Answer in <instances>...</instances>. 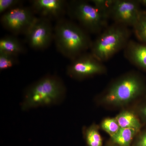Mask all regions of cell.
<instances>
[{
  "mask_svg": "<svg viewBox=\"0 0 146 146\" xmlns=\"http://www.w3.org/2000/svg\"><path fill=\"white\" fill-rule=\"evenodd\" d=\"M143 112L144 115L146 116V108H144V109H143Z\"/></svg>",
  "mask_w": 146,
  "mask_h": 146,
  "instance_id": "obj_23",
  "label": "cell"
},
{
  "mask_svg": "<svg viewBox=\"0 0 146 146\" xmlns=\"http://www.w3.org/2000/svg\"><path fill=\"white\" fill-rule=\"evenodd\" d=\"M137 146H146V133L140 138L137 143Z\"/></svg>",
  "mask_w": 146,
  "mask_h": 146,
  "instance_id": "obj_21",
  "label": "cell"
},
{
  "mask_svg": "<svg viewBox=\"0 0 146 146\" xmlns=\"http://www.w3.org/2000/svg\"><path fill=\"white\" fill-rule=\"evenodd\" d=\"M86 138L89 146H102V141L96 129L91 127L86 131Z\"/></svg>",
  "mask_w": 146,
  "mask_h": 146,
  "instance_id": "obj_18",
  "label": "cell"
},
{
  "mask_svg": "<svg viewBox=\"0 0 146 146\" xmlns=\"http://www.w3.org/2000/svg\"><path fill=\"white\" fill-rule=\"evenodd\" d=\"M124 55L131 64L146 70V44L130 40L124 49Z\"/></svg>",
  "mask_w": 146,
  "mask_h": 146,
  "instance_id": "obj_11",
  "label": "cell"
},
{
  "mask_svg": "<svg viewBox=\"0 0 146 146\" xmlns=\"http://www.w3.org/2000/svg\"><path fill=\"white\" fill-rule=\"evenodd\" d=\"M102 127L111 137L116 134L120 128L116 119H106L103 122Z\"/></svg>",
  "mask_w": 146,
  "mask_h": 146,
  "instance_id": "obj_19",
  "label": "cell"
},
{
  "mask_svg": "<svg viewBox=\"0 0 146 146\" xmlns=\"http://www.w3.org/2000/svg\"><path fill=\"white\" fill-rule=\"evenodd\" d=\"M143 83L138 76L131 74L113 84L105 97L107 102L120 104L129 101L141 93Z\"/></svg>",
  "mask_w": 146,
  "mask_h": 146,
  "instance_id": "obj_5",
  "label": "cell"
},
{
  "mask_svg": "<svg viewBox=\"0 0 146 146\" xmlns=\"http://www.w3.org/2000/svg\"><path fill=\"white\" fill-rule=\"evenodd\" d=\"M25 35L32 49L42 50L49 46L54 40V27L50 20L37 17Z\"/></svg>",
  "mask_w": 146,
  "mask_h": 146,
  "instance_id": "obj_7",
  "label": "cell"
},
{
  "mask_svg": "<svg viewBox=\"0 0 146 146\" xmlns=\"http://www.w3.org/2000/svg\"><path fill=\"white\" fill-rule=\"evenodd\" d=\"M65 93V86L60 78L51 75L44 76L25 90L22 109L57 104L63 100Z\"/></svg>",
  "mask_w": 146,
  "mask_h": 146,
  "instance_id": "obj_2",
  "label": "cell"
},
{
  "mask_svg": "<svg viewBox=\"0 0 146 146\" xmlns=\"http://www.w3.org/2000/svg\"><path fill=\"white\" fill-rule=\"evenodd\" d=\"M106 71V68L103 63L98 60L91 52H87L71 60L67 68L68 75L79 79L102 74Z\"/></svg>",
  "mask_w": 146,
  "mask_h": 146,
  "instance_id": "obj_8",
  "label": "cell"
},
{
  "mask_svg": "<svg viewBox=\"0 0 146 146\" xmlns=\"http://www.w3.org/2000/svg\"><path fill=\"white\" fill-rule=\"evenodd\" d=\"M67 13L88 33L100 34L108 26V18L88 1L68 2Z\"/></svg>",
  "mask_w": 146,
  "mask_h": 146,
  "instance_id": "obj_4",
  "label": "cell"
},
{
  "mask_svg": "<svg viewBox=\"0 0 146 146\" xmlns=\"http://www.w3.org/2000/svg\"><path fill=\"white\" fill-rule=\"evenodd\" d=\"M138 131L134 129L121 128L117 132L111 136L112 141L121 146H130L131 142Z\"/></svg>",
  "mask_w": 146,
  "mask_h": 146,
  "instance_id": "obj_13",
  "label": "cell"
},
{
  "mask_svg": "<svg viewBox=\"0 0 146 146\" xmlns=\"http://www.w3.org/2000/svg\"><path fill=\"white\" fill-rule=\"evenodd\" d=\"M115 119L121 128L134 129L138 131L141 127V124L138 119L131 112H123Z\"/></svg>",
  "mask_w": 146,
  "mask_h": 146,
  "instance_id": "obj_14",
  "label": "cell"
},
{
  "mask_svg": "<svg viewBox=\"0 0 146 146\" xmlns=\"http://www.w3.org/2000/svg\"><path fill=\"white\" fill-rule=\"evenodd\" d=\"M20 0H0V13L3 14L9 11L22 6Z\"/></svg>",
  "mask_w": 146,
  "mask_h": 146,
  "instance_id": "obj_20",
  "label": "cell"
},
{
  "mask_svg": "<svg viewBox=\"0 0 146 146\" xmlns=\"http://www.w3.org/2000/svg\"><path fill=\"white\" fill-rule=\"evenodd\" d=\"M138 1L141 5L146 7V0H138Z\"/></svg>",
  "mask_w": 146,
  "mask_h": 146,
  "instance_id": "obj_22",
  "label": "cell"
},
{
  "mask_svg": "<svg viewBox=\"0 0 146 146\" xmlns=\"http://www.w3.org/2000/svg\"><path fill=\"white\" fill-rule=\"evenodd\" d=\"M18 56L7 53L0 52V70H5L18 64Z\"/></svg>",
  "mask_w": 146,
  "mask_h": 146,
  "instance_id": "obj_17",
  "label": "cell"
},
{
  "mask_svg": "<svg viewBox=\"0 0 146 146\" xmlns=\"http://www.w3.org/2000/svg\"><path fill=\"white\" fill-rule=\"evenodd\" d=\"M115 1V0H91L89 1L109 19Z\"/></svg>",
  "mask_w": 146,
  "mask_h": 146,
  "instance_id": "obj_16",
  "label": "cell"
},
{
  "mask_svg": "<svg viewBox=\"0 0 146 146\" xmlns=\"http://www.w3.org/2000/svg\"><path fill=\"white\" fill-rule=\"evenodd\" d=\"M131 32L128 27L112 24L108 26L92 42L91 53L100 62L107 61L122 50L130 41Z\"/></svg>",
  "mask_w": 146,
  "mask_h": 146,
  "instance_id": "obj_3",
  "label": "cell"
},
{
  "mask_svg": "<svg viewBox=\"0 0 146 146\" xmlns=\"http://www.w3.org/2000/svg\"><path fill=\"white\" fill-rule=\"evenodd\" d=\"M54 40L57 50L71 60L90 49L93 42L83 28L64 18L56 21Z\"/></svg>",
  "mask_w": 146,
  "mask_h": 146,
  "instance_id": "obj_1",
  "label": "cell"
},
{
  "mask_svg": "<svg viewBox=\"0 0 146 146\" xmlns=\"http://www.w3.org/2000/svg\"><path fill=\"white\" fill-rule=\"evenodd\" d=\"M133 27L136 38L141 43L146 44V11H142Z\"/></svg>",
  "mask_w": 146,
  "mask_h": 146,
  "instance_id": "obj_15",
  "label": "cell"
},
{
  "mask_svg": "<svg viewBox=\"0 0 146 146\" xmlns=\"http://www.w3.org/2000/svg\"><path fill=\"white\" fill-rule=\"evenodd\" d=\"M36 18L31 8L21 6L3 14L1 23L14 35L25 34Z\"/></svg>",
  "mask_w": 146,
  "mask_h": 146,
  "instance_id": "obj_6",
  "label": "cell"
},
{
  "mask_svg": "<svg viewBox=\"0 0 146 146\" xmlns=\"http://www.w3.org/2000/svg\"><path fill=\"white\" fill-rule=\"evenodd\" d=\"M26 52L25 47L15 36L7 35L0 39V52L7 53L18 56Z\"/></svg>",
  "mask_w": 146,
  "mask_h": 146,
  "instance_id": "obj_12",
  "label": "cell"
},
{
  "mask_svg": "<svg viewBox=\"0 0 146 146\" xmlns=\"http://www.w3.org/2000/svg\"><path fill=\"white\" fill-rule=\"evenodd\" d=\"M141 5L138 0H115L110 18L115 23L133 27L142 11Z\"/></svg>",
  "mask_w": 146,
  "mask_h": 146,
  "instance_id": "obj_9",
  "label": "cell"
},
{
  "mask_svg": "<svg viewBox=\"0 0 146 146\" xmlns=\"http://www.w3.org/2000/svg\"><path fill=\"white\" fill-rule=\"evenodd\" d=\"M31 8L39 17L56 21L63 18L67 13L68 2L64 0H33Z\"/></svg>",
  "mask_w": 146,
  "mask_h": 146,
  "instance_id": "obj_10",
  "label": "cell"
}]
</instances>
